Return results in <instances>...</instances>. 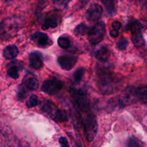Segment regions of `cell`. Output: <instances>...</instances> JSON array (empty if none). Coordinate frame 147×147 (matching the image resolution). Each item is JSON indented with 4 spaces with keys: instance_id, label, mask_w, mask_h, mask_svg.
Listing matches in <instances>:
<instances>
[{
    "instance_id": "6da1fadb",
    "label": "cell",
    "mask_w": 147,
    "mask_h": 147,
    "mask_svg": "<svg viewBox=\"0 0 147 147\" xmlns=\"http://www.w3.org/2000/svg\"><path fill=\"white\" fill-rule=\"evenodd\" d=\"M116 79L109 73L102 74L101 78L98 82V86L101 93L104 94L112 93L116 90Z\"/></svg>"
},
{
    "instance_id": "7a4b0ae2",
    "label": "cell",
    "mask_w": 147,
    "mask_h": 147,
    "mask_svg": "<svg viewBox=\"0 0 147 147\" xmlns=\"http://www.w3.org/2000/svg\"><path fill=\"white\" fill-rule=\"evenodd\" d=\"M105 34H106V24L103 22H98L89 31V42L93 45H96L103 40Z\"/></svg>"
},
{
    "instance_id": "3957f363",
    "label": "cell",
    "mask_w": 147,
    "mask_h": 147,
    "mask_svg": "<svg viewBox=\"0 0 147 147\" xmlns=\"http://www.w3.org/2000/svg\"><path fill=\"white\" fill-rule=\"evenodd\" d=\"M98 131V123L96 117L93 114L88 116L85 121L84 133L86 139L89 142H93Z\"/></svg>"
},
{
    "instance_id": "277c9868",
    "label": "cell",
    "mask_w": 147,
    "mask_h": 147,
    "mask_svg": "<svg viewBox=\"0 0 147 147\" xmlns=\"http://www.w3.org/2000/svg\"><path fill=\"white\" fill-rule=\"evenodd\" d=\"M138 100L137 91L134 87H128L123 90L119 96V103L123 107L134 104Z\"/></svg>"
},
{
    "instance_id": "5b68a950",
    "label": "cell",
    "mask_w": 147,
    "mask_h": 147,
    "mask_svg": "<svg viewBox=\"0 0 147 147\" xmlns=\"http://www.w3.org/2000/svg\"><path fill=\"white\" fill-rule=\"evenodd\" d=\"M70 93L80 110H81L82 111H87L90 107V103L86 92L81 90L71 89Z\"/></svg>"
},
{
    "instance_id": "8992f818",
    "label": "cell",
    "mask_w": 147,
    "mask_h": 147,
    "mask_svg": "<svg viewBox=\"0 0 147 147\" xmlns=\"http://www.w3.org/2000/svg\"><path fill=\"white\" fill-rule=\"evenodd\" d=\"M63 86V82L57 78H53L45 80L43 83L41 89L42 91L45 93L46 94L53 96L61 90Z\"/></svg>"
},
{
    "instance_id": "52a82bcc",
    "label": "cell",
    "mask_w": 147,
    "mask_h": 147,
    "mask_svg": "<svg viewBox=\"0 0 147 147\" xmlns=\"http://www.w3.org/2000/svg\"><path fill=\"white\" fill-rule=\"evenodd\" d=\"M103 9L100 4L93 3L89 7L86 11V17L89 21L97 22L100 20Z\"/></svg>"
},
{
    "instance_id": "ba28073f",
    "label": "cell",
    "mask_w": 147,
    "mask_h": 147,
    "mask_svg": "<svg viewBox=\"0 0 147 147\" xmlns=\"http://www.w3.org/2000/svg\"><path fill=\"white\" fill-rule=\"evenodd\" d=\"M32 40L37 44V46L42 48L50 47L53 42L50 40L48 36L44 32H37L32 35Z\"/></svg>"
},
{
    "instance_id": "9c48e42d",
    "label": "cell",
    "mask_w": 147,
    "mask_h": 147,
    "mask_svg": "<svg viewBox=\"0 0 147 147\" xmlns=\"http://www.w3.org/2000/svg\"><path fill=\"white\" fill-rule=\"evenodd\" d=\"M77 57L73 55H62L57 59V62L61 68L64 70H70L77 63Z\"/></svg>"
},
{
    "instance_id": "30bf717a",
    "label": "cell",
    "mask_w": 147,
    "mask_h": 147,
    "mask_svg": "<svg viewBox=\"0 0 147 147\" xmlns=\"http://www.w3.org/2000/svg\"><path fill=\"white\" fill-rule=\"evenodd\" d=\"M146 20H132L128 24V28L131 34H142L146 28Z\"/></svg>"
},
{
    "instance_id": "8fae6325",
    "label": "cell",
    "mask_w": 147,
    "mask_h": 147,
    "mask_svg": "<svg viewBox=\"0 0 147 147\" xmlns=\"http://www.w3.org/2000/svg\"><path fill=\"white\" fill-rule=\"evenodd\" d=\"M30 65L32 68L39 70L43 66V57L41 53L38 52H32L29 55Z\"/></svg>"
},
{
    "instance_id": "7c38bea8",
    "label": "cell",
    "mask_w": 147,
    "mask_h": 147,
    "mask_svg": "<svg viewBox=\"0 0 147 147\" xmlns=\"http://www.w3.org/2000/svg\"><path fill=\"white\" fill-rule=\"evenodd\" d=\"M19 50L17 47L14 45H9L4 48L3 51V55L7 60H11L14 59L18 55Z\"/></svg>"
},
{
    "instance_id": "4fadbf2b",
    "label": "cell",
    "mask_w": 147,
    "mask_h": 147,
    "mask_svg": "<svg viewBox=\"0 0 147 147\" xmlns=\"http://www.w3.org/2000/svg\"><path fill=\"white\" fill-rule=\"evenodd\" d=\"M111 55L110 50L106 47H100L95 53V57L100 62H106L109 59Z\"/></svg>"
},
{
    "instance_id": "5bb4252c",
    "label": "cell",
    "mask_w": 147,
    "mask_h": 147,
    "mask_svg": "<svg viewBox=\"0 0 147 147\" xmlns=\"http://www.w3.org/2000/svg\"><path fill=\"white\" fill-rule=\"evenodd\" d=\"M52 119L54 121L57 122H65L66 121H67V115L66 113V112L63 110H60V109H57L55 110V111L54 112L53 115L51 116Z\"/></svg>"
},
{
    "instance_id": "9a60e30c",
    "label": "cell",
    "mask_w": 147,
    "mask_h": 147,
    "mask_svg": "<svg viewBox=\"0 0 147 147\" xmlns=\"http://www.w3.org/2000/svg\"><path fill=\"white\" fill-rule=\"evenodd\" d=\"M24 85L26 88L30 90H35L39 87V82L35 78H27L24 80Z\"/></svg>"
},
{
    "instance_id": "2e32d148",
    "label": "cell",
    "mask_w": 147,
    "mask_h": 147,
    "mask_svg": "<svg viewBox=\"0 0 147 147\" xmlns=\"http://www.w3.org/2000/svg\"><path fill=\"white\" fill-rule=\"evenodd\" d=\"M104 4L107 13L110 16H113L116 12V9L113 0H101Z\"/></svg>"
},
{
    "instance_id": "e0dca14e",
    "label": "cell",
    "mask_w": 147,
    "mask_h": 147,
    "mask_svg": "<svg viewBox=\"0 0 147 147\" xmlns=\"http://www.w3.org/2000/svg\"><path fill=\"white\" fill-rule=\"evenodd\" d=\"M137 91L138 100H140L143 104L147 105V86H142V87L136 88Z\"/></svg>"
},
{
    "instance_id": "ac0fdd59",
    "label": "cell",
    "mask_w": 147,
    "mask_h": 147,
    "mask_svg": "<svg viewBox=\"0 0 147 147\" xmlns=\"http://www.w3.org/2000/svg\"><path fill=\"white\" fill-rule=\"evenodd\" d=\"M57 109V106H55L53 103H52L50 100H47L43 103L42 106V110L44 113H47L49 116H51L53 114V111Z\"/></svg>"
},
{
    "instance_id": "d6986e66",
    "label": "cell",
    "mask_w": 147,
    "mask_h": 147,
    "mask_svg": "<svg viewBox=\"0 0 147 147\" xmlns=\"http://www.w3.org/2000/svg\"><path fill=\"white\" fill-rule=\"evenodd\" d=\"M57 26V22L54 17H47L45 20L44 24L42 25V29L44 30H48L49 28H55Z\"/></svg>"
},
{
    "instance_id": "ffe728a7",
    "label": "cell",
    "mask_w": 147,
    "mask_h": 147,
    "mask_svg": "<svg viewBox=\"0 0 147 147\" xmlns=\"http://www.w3.org/2000/svg\"><path fill=\"white\" fill-rule=\"evenodd\" d=\"M131 41L133 44L137 47H142L145 43L142 34H131Z\"/></svg>"
},
{
    "instance_id": "44dd1931",
    "label": "cell",
    "mask_w": 147,
    "mask_h": 147,
    "mask_svg": "<svg viewBox=\"0 0 147 147\" xmlns=\"http://www.w3.org/2000/svg\"><path fill=\"white\" fill-rule=\"evenodd\" d=\"M88 32V27L84 23L79 24L78 25L76 26V27L74 30V32L76 35H84L85 34Z\"/></svg>"
},
{
    "instance_id": "7402d4cb",
    "label": "cell",
    "mask_w": 147,
    "mask_h": 147,
    "mask_svg": "<svg viewBox=\"0 0 147 147\" xmlns=\"http://www.w3.org/2000/svg\"><path fill=\"white\" fill-rule=\"evenodd\" d=\"M85 74V69L83 67H80L73 74V80L76 83H79L83 79Z\"/></svg>"
},
{
    "instance_id": "603a6c76",
    "label": "cell",
    "mask_w": 147,
    "mask_h": 147,
    "mask_svg": "<svg viewBox=\"0 0 147 147\" xmlns=\"http://www.w3.org/2000/svg\"><path fill=\"white\" fill-rule=\"evenodd\" d=\"M39 103H40V101H39V99L37 98V96L36 95H32L29 98L28 100L26 101V106L27 108H29V109H31V108L37 106Z\"/></svg>"
},
{
    "instance_id": "cb8c5ba5",
    "label": "cell",
    "mask_w": 147,
    "mask_h": 147,
    "mask_svg": "<svg viewBox=\"0 0 147 147\" xmlns=\"http://www.w3.org/2000/svg\"><path fill=\"white\" fill-rule=\"evenodd\" d=\"M57 44L63 49H67L70 47V41L67 37H60L57 40Z\"/></svg>"
},
{
    "instance_id": "d4e9b609",
    "label": "cell",
    "mask_w": 147,
    "mask_h": 147,
    "mask_svg": "<svg viewBox=\"0 0 147 147\" xmlns=\"http://www.w3.org/2000/svg\"><path fill=\"white\" fill-rule=\"evenodd\" d=\"M7 74L11 78L17 79L19 78L18 69L16 66H11L7 70Z\"/></svg>"
},
{
    "instance_id": "484cf974",
    "label": "cell",
    "mask_w": 147,
    "mask_h": 147,
    "mask_svg": "<svg viewBox=\"0 0 147 147\" xmlns=\"http://www.w3.org/2000/svg\"><path fill=\"white\" fill-rule=\"evenodd\" d=\"M128 45H129L128 40H126L125 37H123V38H121L120 40H119V41L117 42L116 46H117V48L119 49V50H124L126 49Z\"/></svg>"
},
{
    "instance_id": "4316f807",
    "label": "cell",
    "mask_w": 147,
    "mask_h": 147,
    "mask_svg": "<svg viewBox=\"0 0 147 147\" xmlns=\"http://www.w3.org/2000/svg\"><path fill=\"white\" fill-rule=\"evenodd\" d=\"M141 145H142V144L140 143V142L134 137L131 138L129 141V143H128L129 146H139Z\"/></svg>"
},
{
    "instance_id": "83f0119b",
    "label": "cell",
    "mask_w": 147,
    "mask_h": 147,
    "mask_svg": "<svg viewBox=\"0 0 147 147\" xmlns=\"http://www.w3.org/2000/svg\"><path fill=\"white\" fill-rule=\"evenodd\" d=\"M59 143H60V144L62 146H65V147L69 146V144H68V142H67V139H66L65 137H63V136H62V137L60 138V139H59Z\"/></svg>"
},
{
    "instance_id": "f1b7e54d",
    "label": "cell",
    "mask_w": 147,
    "mask_h": 147,
    "mask_svg": "<svg viewBox=\"0 0 147 147\" xmlns=\"http://www.w3.org/2000/svg\"><path fill=\"white\" fill-rule=\"evenodd\" d=\"M121 23L119 21H114L112 24V27H113V29L116 30H119L121 28Z\"/></svg>"
},
{
    "instance_id": "f546056e",
    "label": "cell",
    "mask_w": 147,
    "mask_h": 147,
    "mask_svg": "<svg viewBox=\"0 0 147 147\" xmlns=\"http://www.w3.org/2000/svg\"><path fill=\"white\" fill-rule=\"evenodd\" d=\"M25 92H24V89H20L18 90V93H17V97H18L19 99H23L24 97H25Z\"/></svg>"
},
{
    "instance_id": "4dcf8cb0",
    "label": "cell",
    "mask_w": 147,
    "mask_h": 147,
    "mask_svg": "<svg viewBox=\"0 0 147 147\" xmlns=\"http://www.w3.org/2000/svg\"><path fill=\"white\" fill-rule=\"evenodd\" d=\"M110 35L112 37H118L119 35V30H116L113 29L110 31Z\"/></svg>"
},
{
    "instance_id": "1f68e13d",
    "label": "cell",
    "mask_w": 147,
    "mask_h": 147,
    "mask_svg": "<svg viewBox=\"0 0 147 147\" xmlns=\"http://www.w3.org/2000/svg\"><path fill=\"white\" fill-rule=\"evenodd\" d=\"M56 4H67L68 3V1L70 0H53Z\"/></svg>"
},
{
    "instance_id": "d6a6232c",
    "label": "cell",
    "mask_w": 147,
    "mask_h": 147,
    "mask_svg": "<svg viewBox=\"0 0 147 147\" xmlns=\"http://www.w3.org/2000/svg\"><path fill=\"white\" fill-rule=\"evenodd\" d=\"M4 1H7V2H8V1H12V0H4Z\"/></svg>"
}]
</instances>
